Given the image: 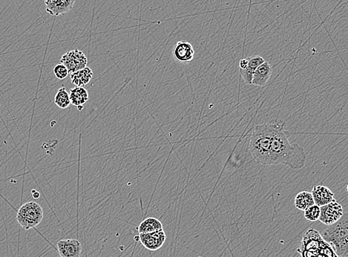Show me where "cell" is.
Masks as SVG:
<instances>
[{
	"mask_svg": "<svg viewBox=\"0 0 348 257\" xmlns=\"http://www.w3.org/2000/svg\"><path fill=\"white\" fill-rule=\"evenodd\" d=\"M272 73V66L270 62L265 61L255 69L253 76H252L251 84L255 86H259V87L266 86Z\"/></svg>",
	"mask_w": 348,
	"mask_h": 257,
	"instance_id": "7c38bea8",
	"label": "cell"
},
{
	"mask_svg": "<svg viewBox=\"0 0 348 257\" xmlns=\"http://www.w3.org/2000/svg\"><path fill=\"white\" fill-rule=\"evenodd\" d=\"M311 194L313 198L314 203L319 207L326 205L335 199L334 194L331 191L330 189L325 186H314Z\"/></svg>",
	"mask_w": 348,
	"mask_h": 257,
	"instance_id": "4fadbf2b",
	"label": "cell"
},
{
	"mask_svg": "<svg viewBox=\"0 0 348 257\" xmlns=\"http://www.w3.org/2000/svg\"><path fill=\"white\" fill-rule=\"evenodd\" d=\"M59 62L67 68L69 75H71L86 67L88 59L82 51L75 49L62 55Z\"/></svg>",
	"mask_w": 348,
	"mask_h": 257,
	"instance_id": "8992f818",
	"label": "cell"
},
{
	"mask_svg": "<svg viewBox=\"0 0 348 257\" xmlns=\"http://www.w3.org/2000/svg\"><path fill=\"white\" fill-rule=\"evenodd\" d=\"M283 120H276L271 139L268 165L288 166L293 170H301L306 164L305 150L289 140L290 133L285 128Z\"/></svg>",
	"mask_w": 348,
	"mask_h": 257,
	"instance_id": "6da1fadb",
	"label": "cell"
},
{
	"mask_svg": "<svg viewBox=\"0 0 348 257\" xmlns=\"http://www.w3.org/2000/svg\"><path fill=\"white\" fill-rule=\"evenodd\" d=\"M161 230H163L161 221L154 217H149L143 220L137 228L139 234H149Z\"/></svg>",
	"mask_w": 348,
	"mask_h": 257,
	"instance_id": "e0dca14e",
	"label": "cell"
},
{
	"mask_svg": "<svg viewBox=\"0 0 348 257\" xmlns=\"http://www.w3.org/2000/svg\"><path fill=\"white\" fill-rule=\"evenodd\" d=\"M247 59L248 62L247 68L244 70H239L240 75H241L244 82L247 84H251L254 72L260 65L265 62V60L262 57L259 56V55L249 57V58H247Z\"/></svg>",
	"mask_w": 348,
	"mask_h": 257,
	"instance_id": "5bb4252c",
	"label": "cell"
},
{
	"mask_svg": "<svg viewBox=\"0 0 348 257\" xmlns=\"http://www.w3.org/2000/svg\"><path fill=\"white\" fill-rule=\"evenodd\" d=\"M247 64H248V62H247V58L241 59L239 62V70L245 69L247 68Z\"/></svg>",
	"mask_w": 348,
	"mask_h": 257,
	"instance_id": "7402d4cb",
	"label": "cell"
},
{
	"mask_svg": "<svg viewBox=\"0 0 348 257\" xmlns=\"http://www.w3.org/2000/svg\"><path fill=\"white\" fill-rule=\"evenodd\" d=\"M275 122L276 120L258 125L251 135L249 151L258 164L268 165L270 147Z\"/></svg>",
	"mask_w": 348,
	"mask_h": 257,
	"instance_id": "7a4b0ae2",
	"label": "cell"
},
{
	"mask_svg": "<svg viewBox=\"0 0 348 257\" xmlns=\"http://www.w3.org/2000/svg\"><path fill=\"white\" fill-rule=\"evenodd\" d=\"M294 204L298 210L305 211L307 208L315 204V203L310 192L302 191L295 197Z\"/></svg>",
	"mask_w": 348,
	"mask_h": 257,
	"instance_id": "ac0fdd59",
	"label": "cell"
},
{
	"mask_svg": "<svg viewBox=\"0 0 348 257\" xmlns=\"http://www.w3.org/2000/svg\"><path fill=\"white\" fill-rule=\"evenodd\" d=\"M43 209L35 201H28L21 206L17 214V221L24 230L36 228L43 219Z\"/></svg>",
	"mask_w": 348,
	"mask_h": 257,
	"instance_id": "5b68a950",
	"label": "cell"
},
{
	"mask_svg": "<svg viewBox=\"0 0 348 257\" xmlns=\"http://www.w3.org/2000/svg\"><path fill=\"white\" fill-rule=\"evenodd\" d=\"M304 215H305V218L308 221H317L320 217V207L316 204H313L304 211Z\"/></svg>",
	"mask_w": 348,
	"mask_h": 257,
	"instance_id": "ffe728a7",
	"label": "cell"
},
{
	"mask_svg": "<svg viewBox=\"0 0 348 257\" xmlns=\"http://www.w3.org/2000/svg\"><path fill=\"white\" fill-rule=\"evenodd\" d=\"M297 251L302 257H338L332 247L315 229H309L304 234Z\"/></svg>",
	"mask_w": 348,
	"mask_h": 257,
	"instance_id": "277c9868",
	"label": "cell"
},
{
	"mask_svg": "<svg viewBox=\"0 0 348 257\" xmlns=\"http://www.w3.org/2000/svg\"><path fill=\"white\" fill-rule=\"evenodd\" d=\"M69 98H70L71 104L77 107L83 106V105L89 100V92L84 87L76 86L70 89Z\"/></svg>",
	"mask_w": 348,
	"mask_h": 257,
	"instance_id": "2e32d148",
	"label": "cell"
},
{
	"mask_svg": "<svg viewBox=\"0 0 348 257\" xmlns=\"http://www.w3.org/2000/svg\"><path fill=\"white\" fill-rule=\"evenodd\" d=\"M322 238L329 244L338 257L348 256V216L344 214L342 218L320 234Z\"/></svg>",
	"mask_w": 348,
	"mask_h": 257,
	"instance_id": "3957f363",
	"label": "cell"
},
{
	"mask_svg": "<svg viewBox=\"0 0 348 257\" xmlns=\"http://www.w3.org/2000/svg\"><path fill=\"white\" fill-rule=\"evenodd\" d=\"M55 103L60 109H66L71 105L69 93L64 86H62L57 92L55 97Z\"/></svg>",
	"mask_w": 348,
	"mask_h": 257,
	"instance_id": "d6986e66",
	"label": "cell"
},
{
	"mask_svg": "<svg viewBox=\"0 0 348 257\" xmlns=\"http://www.w3.org/2000/svg\"><path fill=\"white\" fill-rule=\"evenodd\" d=\"M33 197L35 198H38L39 197V194L36 190H33L32 191Z\"/></svg>",
	"mask_w": 348,
	"mask_h": 257,
	"instance_id": "603a6c76",
	"label": "cell"
},
{
	"mask_svg": "<svg viewBox=\"0 0 348 257\" xmlns=\"http://www.w3.org/2000/svg\"><path fill=\"white\" fill-rule=\"evenodd\" d=\"M75 2L76 0H44L46 12L55 17L69 13Z\"/></svg>",
	"mask_w": 348,
	"mask_h": 257,
	"instance_id": "30bf717a",
	"label": "cell"
},
{
	"mask_svg": "<svg viewBox=\"0 0 348 257\" xmlns=\"http://www.w3.org/2000/svg\"><path fill=\"white\" fill-rule=\"evenodd\" d=\"M92 78H93V72L91 68L88 66L70 75L71 81L75 86L78 87H84L91 81Z\"/></svg>",
	"mask_w": 348,
	"mask_h": 257,
	"instance_id": "9a60e30c",
	"label": "cell"
},
{
	"mask_svg": "<svg viewBox=\"0 0 348 257\" xmlns=\"http://www.w3.org/2000/svg\"><path fill=\"white\" fill-rule=\"evenodd\" d=\"M343 215V207L334 199L329 204L320 207L319 220L328 226L339 221Z\"/></svg>",
	"mask_w": 348,
	"mask_h": 257,
	"instance_id": "52a82bcc",
	"label": "cell"
},
{
	"mask_svg": "<svg viewBox=\"0 0 348 257\" xmlns=\"http://www.w3.org/2000/svg\"><path fill=\"white\" fill-rule=\"evenodd\" d=\"M53 73L58 79H63L69 75L67 68L63 64L59 63L54 67Z\"/></svg>",
	"mask_w": 348,
	"mask_h": 257,
	"instance_id": "44dd1931",
	"label": "cell"
},
{
	"mask_svg": "<svg viewBox=\"0 0 348 257\" xmlns=\"http://www.w3.org/2000/svg\"><path fill=\"white\" fill-rule=\"evenodd\" d=\"M167 238V236L163 230L149 234H140L139 240L143 246L149 251H157L160 249Z\"/></svg>",
	"mask_w": 348,
	"mask_h": 257,
	"instance_id": "ba28073f",
	"label": "cell"
},
{
	"mask_svg": "<svg viewBox=\"0 0 348 257\" xmlns=\"http://www.w3.org/2000/svg\"><path fill=\"white\" fill-rule=\"evenodd\" d=\"M57 246L60 257H80L82 254V245L75 238L59 240Z\"/></svg>",
	"mask_w": 348,
	"mask_h": 257,
	"instance_id": "9c48e42d",
	"label": "cell"
},
{
	"mask_svg": "<svg viewBox=\"0 0 348 257\" xmlns=\"http://www.w3.org/2000/svg\"><path fill=\"white\" fill-rule=\"evenodd\" d=\"M173 55L174 59L179 62H191L194 59V48L187 41H179L173 49Z\"/></svg>",
	"mask_w": 348,
	"mask_h": 257,
	"instance_id": "8fae6325",
	"label": "cell"
}]
</instances>
